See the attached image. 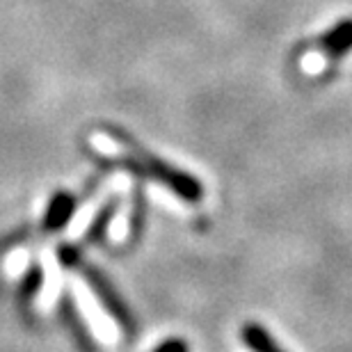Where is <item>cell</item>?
Here are the masks:
<instances>
[{"instance_id": "cell-1", "label": "cell", "mask_w": 352, "mask_h": 352, "mask_svg": "<svg viewBox=\"0 0 352 352\" xmlns=\"http://www.w3.org/2000/svg\"><path fill=\"white\" fill-rule=\"evenodd\" d=\"M91 144H94L103 156L124 160L133 172H140V174L149 176V179H153L156 183H160V186H165L172 195L179 197V199L188 204L201 201L204 188L199 179H195L192 174L179 170V167H172L170 163H165V160L151 156L149 151L140 149L138 144L129 142V140L105 135V133H94V135H91Z\"/></svg>"}, {"instance_id": "cell-2", "label": "cell", "mask_w": 352, "mask_h": 352, "mask_svg": "<svg viewBox=\"0 0 352 352\" xmlns=\"http://www.w3.org/2000/svg\"><path fill=\"white\" fill-rule=\"evenodd\" d=\"M348 53H352V19H343L322 32L318 39H314L298 55V62L302 74L322 76L332 72Z\"/></svg>"}, {"instance_id": "cell-3", "label": "cell", "mask_w": 352, "mask_h": 352, "mask_svg": "<svg viewBox=\"0 0 352 352\" xmlns=\"http://www.w3.org/2000/svg\"><path fill=\"white\" fill-rule=\"evenodd\" d=\"M76 305H78L80 311L85 314L87 325L94 329L98 339L112 341V334H117L119 322L115 318H110V311L105 309V305L94 300V295H91V291L82 284V281L76 284Z\"/></svg>"}, {"instance_id": "cell-4", "label": "cell", "mask_w": 352, "mask_h": 352, "mask_svg": "<svg viewBox=\"0 0 352 352\" xmlns=\"http://www.w3.org/2000/svg\"><path fill=\"white\" fill-rule=\"evenodd\" d=\"M241 341L248 346L250 352H286L277 341L272 339V334L267 332L263 325H258V322H248V325H243Z\"/></svg>"}, {"instance_id": "cell-5", "label": "cell", "mask_w": 352, "mask_h": 352, "mask_svg": "<svg viewBox=\"0 0 352 352\" xmlns=\"http://www.w3.org/2000/svg\"><path fill=\"white\" fill-rule=\"evenodd\" d=\"M5 267H7V272L12 274V277H16V274H21L28 267V252L23 250H14L10 256H7V261H5Z\"/></svg>"}, {"instance_id": "cell-6", "label": "cell", "mask_w": 352, "mask_h": 352, "mask_svg": "<svg viewBox=\"0 0 352 352\" xmlns=\"http://www.w3.org/2000/svg\"><path fill=\"white\" fill-rule=\"evenodd\" d=\"M156 352H190V348H188V343H186V341L172 339V341L163 343V346H160Z\"/></svg>"}]
</instances>
